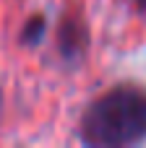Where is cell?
Returning <instances> with one entry per match:
<instances>
[{
	"instance_id": "obj_1",
	"label": "cell",
	"mask_w": 146,
	"mask_h": 148,
	"mask_svg": "<svg viewBox=\"0 0 146 148\" xmlns=\"http://www.w3.org/2000/svg\"><path fill=\"white\" fill-rule=\"evenodd\" d=\"M81 138L97 148L141 143L146 138V91L123 83L94 99L81 117Z\"/></svg>"
},
{
	"instance_id": "obj_2",
	"label": "cell",
	"mask_w": 146,
	"mask_h": 148,
	"mask_svg": "<svg viewBox=\"0 0 146 148\" xmlns=\"http://www.w3.org/2000/svg\"><path fill=\"white\" fill-rule=\"evenodd\" d=\"M86 47V29L78 21H65L60 26V52L68 57H76Z\"/></svg>"
},
{
	"instance_id": "obj_3",
	"label": "cell",
	"mask_w": 146,
	"mask_h": 148,
	"mask_svg": "<svg viewBox=\"0 0 146 148\" xmlns=\"http://www.w3.org/2000/svg\"><path fill=\"white\" fill-rule=\"evenodd\" d=\"M42 34H44V18H42V16H34V18L26 23V29L21 31V42H24V44H37V42L42 39Z\"/></svg>"
},
{
	"instance_id": "obj_4",
	"label": "cell",
	"mask_w": 146,
	"mask_h": 148,
	"mask_svg": "<svg viewBox=\"0 0 146 148\" xmlns=\"http://www.w3.org/2000/svg\"><path fill=\"white\" fill-rule=\"evenodd\" d=\"M136 3H138V8H141V10H146V0H136Z\"/></svg>"
}]
</instances>
